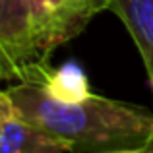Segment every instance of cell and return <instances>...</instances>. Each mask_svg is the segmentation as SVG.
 Here are the masks:
<instances>
[{"label":"cell","instance_id":"obj_1","mask_svg":"<svg viewBox=\"0 0 153 153\" xmlns=\"http://www.w3.org/2000/svg\"><path fill=\"white\" fill-rule=\"evenodd\" d=\"M6 91L16 114L66 142L72 153H146L153 134V114L132 103L93 93L78 101H62L29 82H19Z\"/></svg>","mask_w":153,"mask_h":153},{"label":"cell","instance_id":"obj_2","mask_svg":"<svg viewBox=\"0 0 153 153\" xmlns=\"http://www.w3.org/2000/svg\"><path fill=\"white\" fill-rule=\"evenodd\" d=\"M27 10L31 39L41 58L78 37L95 18L79 0H27Z\"/></svg>","mask_w":153,"mask_h":153},{"label":"cell","instance_id":"obj_3","mask_svg":"<svg viewBox=\"0 0 153 153\" xmlns=\"http://www.w3.org/2000/svg\"><path fill=\"white\" fill-rule=\"evenodd\" d=\"M0 47L18 70V82H25L33 64L47 60L31 39L27 0H0Z\"/></svg>","mask_w":153,"mask_h":153},{"label":"cell","instance_id":"obj_4","mask_svg":"<svg viewBox=\"0 0 153 153\" xmlns=\"http://www.w3.org/2000/svg\"><path fill=\"white\" fill-rule=\"evenodd\" d=\"M111 10L138 47L153 89V0H107Z\"/></svg>","mask_w":153,"mask_h":153},{"label":"cell","instance_id":"obj_5","mask_svg":"<svg viewBox=\"0 0 153 153\" xmlns=\"http://www.w3.org/2000/svg\"><path fill=\"white\" fill-rule=\"evenodd\" d=\"M0 153H72V147L19 114H14L0 126Z\"/></svg>","mask_w":153,"mask_h":153},{"label":"cell","instance_id":"obj_6","mask_svg":"<svg viewBox=\"0 0 153 153\" xmlns=\"http://www.w3.org/2000/svg\"><path fill=\"white\" fill-rule=\"evenodd\" d=\"M39 85L49 95L62 101H78L89 95L85 76L76 66H64L60 70H52L51 66H47L39 79Z\"/></svg>","mask_w":153,"mask_h":153},{"label":"cell","instance_id":"obj_7","mask_svg":"<svg viewBox=\"0 0 153 153\" xmlns=\"http://www.w3.org/2000/svg\"><path fill=\"white\" fill-rule=\"evenodd\" d=\"M14 114H16V108H14V103H12L8 91L0 89V126H2L10 116H14Z\"/></svg>","mask_w":153,"mask_h":153},{"label":"cell","instance_id":"obj_8","mask_svg":"<svg viewBox=\"0 0 153 153\" xmlns=\"http://www.w3.org/2000/svg\"><path fill=\"white\" fill-rule=\"evenodd\" d=\"M2 79H18V70H16V66L10 62V58L4 54L2 47H0V82Z\"/></svg>","mask_w":153,"mask_h":153},{"label":"cell","instance_id":"obj_9","mask_svg":"<svg viewBox=\"0 0 153 153\" xmlns=\"http://www.w3.org/2000/svg\"><path fill=\"white\" fill-rule=\"evenodd\" d=\"M79 2H82L93 16H97L99 12L107 10V0H79Z\"/></svg>","mask_w":153,"mask_h":153},{"label":"cell","instance_id":"obj_10","mask_svg":"<svg viewBox=\"0 0 153 153\" xmlns=\"http://www.w3.org/2000/svg\"><path fill=\"white\" fill-rule=\"evenodd\" d=\"M146 153H153V134H151L149 142H147V146H146Z\"/></svg>","mask_w":153,"mask_h":153}]
</instances>
